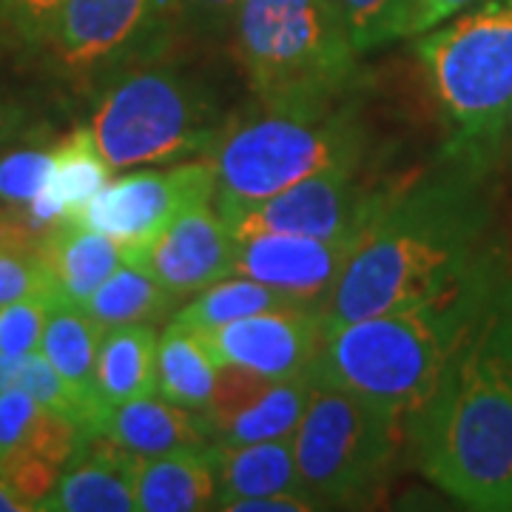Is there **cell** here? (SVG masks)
Instances as JSON below:
<instances>
[{"mask_svg":"<svg viewBox=\"0 0 512 512\" xmlns=\"http://www.w3.org/2000/svg\"><path fill=\"white\" fill-rule=\"evenodd\" d=\"M490 177L444 160L433 174L390 185L319 311L322 325L439 296L501 251Z\"/></svg>","mask_w":512,"mask_h":512,"instance_id":"1","label":"cell"},{"mask_svg":"<svg viewBox=\"0 0 512 512\" xmlns=\"http://www.w3.org/2000/svg\"><path fill=\"white\" fill-rule=\"evenodd\" d=\"M512 274L504 248L456 288L353 322L322 325L311 379L410 419L490 322Z\"/></svg>","mask_w":512,"mask_h":512,"instance_id":"2","label":"cell"},{"mask_svg":"<svg viewBox=\"0 0 512 512\" xmlns=\"http://www.w3.org/2000/svg\"><path fill=\"white\" fill-rule=\"evenodd\" d=\"M421 476L461 507L512 512V282L476 342L407 419Z\"/></svg>","mask_w":512,"mask_h":512,"instance_id":"3","label":"cell"},{"mask_svg":"<svg viewBox=\"0 0 512 512\" xmlns=\"http://www.w3.org/2000/svg\"><path fill=\"white\" fill-rule=\"evenodd\" d=\"M413 40L447 128L444 160L493 174L512 120V0H476Z\"/></svg>","mask_w":512,"mask_h":512,"instance_id":"4","label":"cell"},{"mask_svg":"<svg viewBox=\"0 0 512 512\" xmlns=\"http://www.w3.org/2000/svg\"><path fill=\"white\" fill-rule=\"evenodd\" d=\"M231 26L262 109L316 117L348 106L359 49L333 0H239Z\"/></svg>","mask_w":512,"mask_h":512,"instance_id":"5","label":"cell"},{"mask_svg":"<svg viewBox=\"0 0 512 512\" xmlns=\"http://www.w3.org/2000/svg\"><path fill=\"white\" fill-rule=\"evenodd\" d=\"M370 143L373 137L350 103L316 117L265 111L228 126L214 148V205L222 217H231L308 177L367 165Z\"/></svg>","mask_w":512,"mask_h":512,"instance_id":"6","label":"cell"},{"mask_svg":"<svg viewBox=\"0 0 512 512\" xmlns=\"http://www.w3.org/2000/svg\"><path fill=\"white\" fill-rule=\"evenodd\" d=\"M89 128L111 171L211 157L228 131L200 80L157 63L111 77L97 92Z\"/></svg>","mask_w":512,"mask_h":512,"instance_id":"7","label":"cell"},{"mask_svg":"<svg viewBox=\"0 0 512 512\" xmlns=\"http://www.w3.org/2000/svg\"><path fill=\"white\" fill-rule=\"evenodd\" d=\"M407 444V419L311 379V396L293 433L305 490L322 507L359 504L390 478Z\"/></svg>","mask_w":512,"mask_h":512,"instance_id":"8","label":"cell"},{"mask_svg":"<svg viewBox=\"0 0 512 512\" xmlns=\"http://www.w3.org/2000/svg\"><path fill=\"white\" fill-rule=\"evenodd\" d=\"M183 20V0H66L40 49L57 74L97 94L111 77L157 63Z\"/></svg>","mask_w":512,"mask_h":512,"instance_id":"9","label":"cell"},{"mask_svg":"<svg viewBox=\"0 0 512 512\" xmlns=\"http://www.w3.org/2000/svg\"><path fill=\"white\" fill-rule=\"evenodd\" d=\"M393 185V183H390ZM390 185L379 183L367 165L336 168L279 191L271 200L225 217L234 237L299 234L356 242Z\"/></svg>","mask_w":512,"mask_h":512,"instance_id":"10","label":"cell"},{"mask_svg":"<svg viewBox=\"0 0 512 512\" xmlns=\"http://www.w3.org/2000/svg\"><path fill=\"white\" fill-rule=\"evenodd\" d=\"M214 191L211 157L146 168L111 180L74 220L117 239L128 251H140L191 205L214 200Z\"/></svg>","mask_w":512,"mask_h":512,"instance_id":"11","label":"cell"},{"mask_svg":"<svg viewBox=\"0 0 512 512\" xmlns=\"http://www.w3.org/2000/svg\"><path fill=\"white\" fill-rule=\"evenodd\" d=\"M220 365H239L268 379L311 373L322 319L313 308L285 305L214 330H200Z\"/></svg>","mask_w":512,"mask_h":512,"instance_id":"12","label":"cell"},{"mask_svg":"<svg viewBox=\"0 0 512 512\" xmlns=\"http://www.w3.org/2000/svg\"><path fill=\"white\" fill-rule=\"evenodd\" d=\"M350 251L353 242L299 234H254L237 239L234 276H248L268 285L291 305L322 311Z\"/></svg>","mask_w":512,"mask_h":512,"instance_id":"13","label":"cell"},{"mask_svg":"<svg viewBox=\"0 0 512 512\" xmlns=\"http://www.w3.org/2000/svg\"><path fill=\"white\" fill-rule=\"evenodd\" d=\"M140 254L165 288L185 302L208 285L234 276L237 237L211 200L174 217Z\"/></svg>","mask_w":512,"mask_h":512,"instance_id":"14","label":"cell"},{"mask_svg":"<svg viewBox=\"0 0 512 512\" xmlns=\"http://www.w3.org/2000/svg\"><path fill=\"white\" fill-rule=\"evenodd\" d=\"M40 512H131L134 456L100 436L83 439L72 461L60 470L55 487L40 501Z\"/></svg>","mask_w":512,"mask_h":512,"instance_id":"15","label":"cell"},{"mask_svg":"<svg viewBox=\"0 0 512 512\" xmlns=\"http://www.w3.org/2000/svg\"><path fill=\"white\" fill-rule=\"evenodd\" d=\"M97 436L134 458L211 447L202 413L168 402L160 393L114 404Z\"/></svg>","mask_w":512,"mask_h":512,"instance_id":"16","label":"cell"},{"mask_svg":"<svg viewBox=\"0 0 512 512\" xmlns=\"http://www.w3.org/2000/svg\"><path fill=\"white\" fill-rule=\"evenodd\" d=\"M52 154V180L23 211L40 231H49L60 220H74L111 183V165L100 154L89 126L69 131Z\"/></svg>","mask_w":512,"mask_h":512,"instance_id":"17","label":"cell"},{"mask_svg":"<svg viewBox=\"0 0 512 512\" xmlns=\"http://www.w3.org/2000/svg\"><path fill=\"white\" fill-rule=\"evenodd\" d=\"M100 339H103V328L83 311V305L57 299L49 311V322L43 330V342H40V353L52 362L60 379L69 384L74 399L83 407L92 436H97L100 424L109 413L97 396Z\"/></svg>","mask_w":512,"mask_h":512,"instance_id":"18","label":"cell"},{"mask_svg":"<svg viewBox=\"0 0 512 512\" xmlns=\"http://www.w3.org/2000/svg\"><path fill=\"white\" fill-rule=\"evenodd\" d=\"M217 501L214 510L239 498H259L276 493H308L299 476L293 439L251 441V444H211L208 447ZM311 495V493H308Z\"/></svg>","mask_w":512,"mask_h":512,"instance_id":"19","label":"cell"},{"mask_svg":"<svg viewBox=\"0 0 512 512\" xmlns=\"http://www.w3.org/2000/svg\"><path fill=\"white\" fill-rule=\"evenodd\" d=\"M80 444L83 433L72 421L43 407L26 390H0V473L29 458L52 461L63 470Z\"/></svg>","mask_w":512,"mask_h":512,"instance_id":"20","label":"cell"},{"mask_svg":"<svg viewBox=\"0 0 512 512\" xmlns=\"http://www.w3.org/2000/svg\"><path fill=\"white\" fill-rule=\"evenodd\" d=\"M46 256L60 299L86 305L123 262L128 248L77 220H60L46 231Z\"/></svg>","mask_w":512,"mask_h":512,"instance_id":"21","label":"cell"},{"mask_svg":"<svg viewBox=\"0 0 512 512\" xmlns=\"http://www.w3.org/2000/svg\"><path fill=\"white\" fill-rule=\"evenodd\" d=\"M134 493L137 512L214 510L217 478L208 447L134 458Z\"/></svg>","mask_w":512,"mask_h":512,"instance_id":"22","label":"cell"},{"mask_svg":"<svg viewBox=\"0 0 512 512\" xmlns=\"http://www.w3.org/2000/svg\"><path fill=\"white\" fill-rule=\"evenodd\" d=\"M183 302L148 268L146 256L128 251L126 262L89 296L83 311L103 330L120 325H160Z\"/></svg>","mask_w":512,"mask_h":512,"instance_id":"23","label":"cell"},{"mask_svg":"<svg viewBox=\"0 0 512 512\" xmlns=\"http://www.w3.org/2000/svg\"><path fill=\"white\" fill-rule=\"evenodd\" d=\"M157 325L103 330L97 348V396L106 410L157 393Z\"/></svg>","mask_w":512,"mask_h":512,"instance_id":"24","label":"cell"},{"mask_svg":"<svg viewBox=\"0 0 512 512\" xmlns=\"http://www.w3.org/2000/svg\"><path fill=\"white\" fill-rule=\"evenodd\" d=\"M311 396V373L276 379L254 402L225 419L205 424L211 444H251V441L293 439Z\"/></svg>","mask_w":512,"mask_h":512,"instance_id":"25","label":"cell"},{"mask_svg":"<svg viewBox=\"0 0 512 512\" xmlns=\"http://www.w3.org/2000/svg\"><path fill=\"white\" fill-rule=\"evenodd\" d=\"M217 373H220V362L214 359L211 348L205 345L200 330L188 328L177 319H171L160 330L157 393L163 399L202 413L211 402Z\"/></svg>","mask_w":512,"mask_h":512,"instance_id":"26","label":"cell"},{"mask_svg":"<svg viewBox=\"0 0 512 512\" xmlns=\"http://www.w3.org/2000/svg\"><path fill=\"white\" fill-rule=\"evenodd\" d=\"M46 293L60 299L46 256V231L18 208L0 205V305Z\"/></svg>","mask_w":512,"mask_h":512,"instance_id":"27","label":"cell"},{"mask_svg":"<svg viewBox=\"0 0 512 512\" xmlns=\"http://www.w3.org/2000/svg\"><path fill=\"white\" fill-rule=\"evenodd\" d=\"M291 305L285 296L271 291L268 285L248 279V276H225L220 282L208 285L197 296L185 299L171 319L183 322L194 330H214L228 322H237L254 313L276 311Z\"/></svg>","mask_w":512,"mask_h":512,"instance_id":"28","label":"cell"},{"mask_svg":"<svg viewBox=\"0 0 512 512\" xmlns=\"http://www.w3.org/2000/svg\"><path fill=\"white\" fill-rule=\"evenodd\" d=\"M26 390L32 399L49 407L52 413L69 419L83 433V439H92V430H89V419L83 413L80 402L74 399V393L69 390V384L60 379L52 362L35 350V353H0V390Z\"/></svg>","mask_w":512,"mask_h":512,"instance_id":"29","label":"cell"},{"mask_svg":"<svg viewBox=\"0 0 512 512\" xmlns=\"http://www.w3.org/2000/svg\"><path fill=\"white\" fill-rule=\"evenodd\" d=\"M345 18L359 55L407 40L416 0H333Z\"/></svg>","mask_w":512,"mask_h":512,"instance_id":"30","label":"cell"},{"mask_svg":"<svg viewBox=\"0 0 512 512\" xmlns=\"http://www.w3.org/2000/svg\"><path fill=\"white\" fill-rule=\"evenodd\" d=\"M52 148H15L0 157V205L26 211L52 180Z\"/></svg>","mask_w":512,"mask_h":512,"instance_id":"31","label":"cell"},{"mask_svg":"<svg viewBox=\"0 0 512 512\" xmlns=\"http://www.w3.org/2000/svg\"><path fill=\"white\" fill-rule=\"evenodd\" d=\"M55 296L35 293L15 302L0 305V353H35L43 342V330L49 322V311L55 305Z\"/></svg>","mask_w":512,"mask_h":512,"instance_id":"32","label":"cell"},{"mask_svg":"<svg viewBox=\"0 0 512 512\" xmlns=\"http://www.w3.org/2000/svg\"><path fill=\"white\" fill-rule=\"evenodd\" d=\"M63 3L66 0H0V20L23 46L40 49Z\"/></svg>","mask_w":512,"mask_h":512,"instance_id":"33","label":"cell"},{"mask_svg":"<svg viewBox=\"0 0 512 512\" xmlns=\"http://www.w3.org/2000/svg\"><path fill=\"white\" fill-rule=\"evenodd\" d=\"M225 512H313L322 510V504L308 493H276L259 498H239L222 507Z\"/></svg>","mask_w":512,"mask_h":512,"instance_id":"34","label":"cell"},{"mask_svg":"<svg viewBox=\"0 0 512 512\" xmlns=\"http://www.w3.org/2000/svg\"><path fill=\"white\" fill-rule=\"evenodd\" d=\"M476 0H416L413 6V18H410V29H407V37H416L433 26H439L444 20H450L453 15H458L461 9L473 6Z\"/></svg>","mask_w":512,"mask_h":512,"instance_id":"35","label":"cell"},{"mask_svg":"<svg viewBox=\"0 0 512 512\" xmlns=\"http://www.w3.org/2000/svg\"><path fill=\"white\" fill-rule=\"evenodd\" d=\"M185 15L202 29H225L231 26L239 0H183Z\"/></svg>","mask_w":512,"mask_h":512,"instance_id":"36","label":"cell"},{"mask_svg":"<svg viewBox=\"0 0 512 512\" xmlns=\"http://www.w3.org/2000/svg\"><path fill=\"white\" fill-rule=\"evenodd\" d=\"M23 123H26L23 109H20L15 100H9L6 94H0V148H6L18 137Z\"/></svg>","mask_w":512,"mask_h":512,"instance_id":"37","label":"cell"},{"mask_svg":"<svg viewBox=\"0 0 512 512\" xmlns=\"http://www.w3.org/2000/svg\"><path fill=\"white\" fill-rule=\"evenodd\" d=\"M0 512H35V504L23 498V493L3 473H0Z\"/></svg>","mask_w":512,"mask_h":512,"instance_id":"38","label":"cell"},{"mask_svg":"<svg viewBox=\"0 0 512 512\" xmlns=\"http://www.w3.org/2000/svg\"><path fill=\"white\" fill-rule=\"evenodd\" d=\"M504 163L512 168V120H510V128H507V143H504Z\"/></svg>","mask_w":512,"mask_h":512,"instance_id":"39","label":"cell"}]
</instances>
